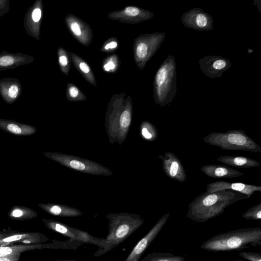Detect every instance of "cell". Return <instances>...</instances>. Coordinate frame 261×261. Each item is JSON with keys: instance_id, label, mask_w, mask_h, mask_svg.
Segmentation results:
<instances>
[{"instance_id": "obj_6", "label": "cell", "mask_w": 261, "mask_h": 261, "mask_svg": "<svg viewBox=\"0 0 261 261\" xmlns=\"http://www.w3.org/2000/svg\"><path fill=\"white\" fill-rule=\"evenodd\" d=\"M50 157L65 167L83 173L103 176L113 174L111 170L103 165L76 155L54 153Z\"/></svg>"}, {"instance_id": "obj_3", "label": "cell", "mask_w": 261, "mask_h": 261, "mask_svg": "<svg viewBox=\"0 0 261 261\" xmlns=\"http://www.w3.org/2000/svg\"><path fill=\"white\" fill-rule=\"evenodd\" d=\"M105 217L109 220V231L103 245L93 256L99 257L119 245L144 223L140 215L127 213H111Z\"/></svg>"}, {"instance_id": "obj_17", "label": "cell", "mask_w": 261, "mask_h": 261, "mask_svg": "<svg viewBox=\"0 0 261 261\" xmlns=\"http://www.w3.org/2000/svg\"><path fill=\"white\" fill-rule=\"evenodd\" d=\"M46 210L53 215L61 217H77L83 214V213L78 209L67 205H49L46 207Z\"/></svg>"}, {"instance_id": "obj_21", "label": "cell", "mask_w": 261, "mask_h": 261, "mask_svg": "<svg viewBox=\"0 0 261 261\" xmlns=\"http://www.w3.org/2000/svg\"><path fill=\"white\" fill-rule=\"evenodd\" d=\"M239 256L249 261H261V253L252 252H240Z\"/></svg>"}, {"instance_id": "obj_12", "label": "cell", "mask_w": 261, "mask_h": 261, "mask_svg": "<svg viewBox=\"0 0 261 261\" xmlns=\"http://www.w3.org/2000/svg\"><path fill=\"white\" fill-rule=\"evenodd\" d=\"M220 190H231L246 195L249 198L255 192H261V187L241 182H229L225 181H215L206 186L207 193Z\"/></svg>"}, {"instance_id": "obj_28", "label": "cell", "mask_w": 261, "mask_h": 261, "mask_svg": "<svg viewBox=\"0 0 261 261\" xmlns=\"http://www.w3.org/2000/svg\"><path fill=\"white\" fill-rule=\"evenodd\" d=\"M71 29L75 35L79 36L81 35V31L80 29L79 25L77 23H72L71 25Z\"/></svg>"}, {"instance_id": "obj_32", "label": "cell", "mask_w": 261, "mask_h": 261, "mask_svg": "<svg viewBox=\"0 0 261 261\" xmlns=\"http://www.w3.org/2000/svg\"><path fill=\"white\" fill-rule=\"evenodd\" d=\"M115 67V65L113 62L110 61L104 66V68L106 71H109L110 69H113Z\"/></svg>"}, {"instance_id": "obj_15", "label": "cell", "mask_w": 261, "mask_h": 261, "mask_svg": "<svg viewBox=\"0 0 261 261\" xmlns=\"http://www.w3.org/2000/svg\"><path fill=\"white\" fill-rule=\"evenodd\" d=\"M48 240L45 236L39 233H13L0 240V247L12 245L15 242L36 244Z\"/></svg>"}, {"instance_id": "obj_36", "label": "cell", "mask_w": 261, "mask_h": 261, "mask_svg": "<svg viewBox=\"0 0 261 261\" xmlns=\"http://www.w3.org/2000/svg\"><path fill=\"white\" fill-rule=\"evenodd\" d=\"M9 235H10V233H0V240Z\"/></svg>"}, {"instance_id": "obj_14", "label": "cell", "mask_w": 261, "mask_h": 261, "mask_svg": "<svg viewBox=\"0 0 261 261\" xmlns=\"http://www.w3.org/2000/svg\"><path fill=\"white\" fill-rule=\"evenodd\" d=\"M201 170L207 176L214 178H236L244 175L239 170L225 165H204Z\"/></svg>"}, {"instance_id": "obj_38", "label": "cell", "mask_w": 261, "mask_h": 261, "mask_svg": "<svg viewBox=\"0 0 261 261\" xmlns=\"http://www.w3.org/2000/svg\"><path fill=\"white\" fill-rule=\"evenodd\" d=\"M57 261H76V260H57Z\"/></svg>"}, {"instance_id": "obj_20", "label": "cell", "mask_w": 261, "mask_h": 261, "mask_svg": "<svg viewBox=\"0 0 261 261\" xmlns=\"http://www.w3.org/2000/svg\"><path fill=\"white\" fill-rule=\"evenodd\" d=\"M242 217L246 220H260L261 219V203L249 208Z\"/></svg>"}, {"instance_id": "obj_4", "label": "cell", "mask_w": 261, "mask_h": 261, "mask_svg": "<svg viewBox=\"0 0 261 261\" xmlns=\"http://www.w3.org/2000/svg\"><path fill=\"white\" fill-rule=\"evenodd\" d=\"M176 63L175 57L169 55L156 72L154 78L156 103L165 106L170 103L176 93Z\"/></svg>"}, {"instance_id": "obj_39", "label": "cell", "mask_w": 261, "mask_h": 261, "mask_svg": "<svg viewBox=\"0 0 261 261\" xmlns=\"http://www.w3.org/2000/svg\"><path fill=\"white\" fill-rule=\"evenodd\" d=\"M232 261H245V260H241V259H237V260H232Z\"/></svg>"}, {"instance_id": "obj_2", "label": "cell", "mask_w": 261, "mask_h": 261, "mask_svg": "<svg viewBox=\"0 0 261 261\" xmlns=\"http://www.w3.org/2000/svg\"><path fill=\"white\" fill-rule=\"evenodd\" d=\"M261 245V227L243 228L221 233L203 242L200 248L213 252L240 251Z\"/></svg>"}, {"instance_id": "obj_30", "label": "cell", "mask_w": 261, "mask_h": 261, "mask_svg": "<svg viewBox=\"0 0 261 261\" xmlns=\"http://www.w3.org/2000/svg\"><path fill=\"white\" fill-rule=\"evenodd\" d=\"M69 92L70 96L73 98L76 97L79 93L77 89L74 86H72L70 88Z\"/></svg>"}, {"instance_id": "obj_23", "label": "cell", "mask_w": 261, "mask_h": 261, "mask_svg": "<svg viewBox=\"0 0 261 261\" xmlns=\"http://www.w3.org/2000/svg\"><path fill=\"white\" fill-rule=\"evenodd\" d=\"M14 63V59L10 56H4L0 58V65L7 66L11 65Z\"/></svg>"}, {"instance_id": "obj_5", "label": "cell", "mask_w": 261, "mask_h": 261, "mask_svg": "<svg viewBox=\"0 0 261 261\" xmlns=\"http://www.w3.org/2000/svg\"><path fill=\"white\" fill-rule=\"evenodd\" d=\"M204 142L222 149L261 152V147L242 130H230L225 133L212 132L203 138Z\"/></svg>"}, {"instance_id": "obj_29", "label": "cell", "mask_w": 261, "mask_h": 261, "mask_svg": "<svg viewBox=\"0 0 261 261\" xmlns=\"http://www.w3.org/2000/svg\"><path fill=\"white\" fill-rule=\"evenodd\" d=\"M20 255L0 257V261H18Z\"/></svg>"}, {"instance_id": "obj_27", "label": "cell", "mask_w": 261, "mask_h": 261, "mask_svg": "<svg viewBox=\"0 0 261 261\" xmlns=\"http://www.w3.org/2000/svg\"><path fill=\"white\" fill-rule=\"evenodd\" d=\"M18 89L16 85L10 87L9 90V96L11 98H15L18 94Z\"/></svg>"}, {"instance_id": "obj_34", "label": "cell", "mask_w": 261, "mask_h": 261, "mask_svg": "<svg viewBox=\"0 0 261 261\" xmlns=\"http://www.w3.org/2000/svg\"><path fill=\"white\" fill-rule=\"evenodd\" d=\"M22 214V211L20 210H15L12 213V216L14 217H20Z\"/></svg>"}, {"instance_id": "obj_25", "label": "cell", "mask_w": 261, "mask_h": 261, "mask_svg": "<svg viewBox=\"0 0 261 261\" xmlns=\"http://www.w3.org/2000/svg\"><path fill=\"white\" fill-rule=\"evenodd\" d=\"M7 128L11 133L16 134H19L21 132V128L17 125L14 124H9L7 126Z\"/></svg>"}, {"instance_id": "obj_18", "label": "cell", "mask_w": 261, "mask_h": 261, "mask_svg": "<svg viewBox=\"0 0 261 261\" xmlns=\"http://www.w3.org/2000/svg\"><path fill=\"white\" fill-rule=\"evenodd\" d=\"M141 261H185L182 256L174 255L170 252H152Z\"/></svg>"}, {"instance_id": "obj_24", "label": "cell", "mask_w": 261, "mask_h": 261, "mask_svg": "<svg viewBox=\"0 0 261 261\" xmlns=\"http://www.w3.org/2000/svg\"><path fill=\"white\" fill-rule=\"evenodd\" d=\"M124 12L128 16H135L139 14L140 11L137 8L128 7L125 9Z\"/></svg>"}, {"instance_id": "obj_19", "label": "cell", "mask_w": 261, "mask_h": 261, "mask_svg": "<svg viewBox=\"0 0 261 261\" xmlns=\"http://www.w3.org/2000/svg\"><path fill=\"white\" fill-rule=\"evenodd\" d=\"M141 137L148 141H153L157 139L158 131L152 124L147 121H143L140 126Z\"/></svg>"}, {"instance_id": "obj_1", "label": "cell", "mask_w": 261, "mask_h": 261, "mask_svg": "<svg viewBox=\"0 0 261 261\" xmlns=\"http://www.w3.org/2000/svg\"><path fill=\"white\" fill-rule=\"evenodd\" d=\"M248 196L238 192L220 190L201 194L189 204L187 217L199 223H203L222 214L233 203Z\"/></svg>"}, {"instance_id": "obj_33", "label": "cell", "mask_w": 261, "mask_h": 261, "mask_svg": "<svg viewBox=\"0 0 261 261\" xmlns=\"http://www.w3.org/2000/svg\"><path fill=\"white\" fill-rule=\"evenodd\" d=\"M59 63L63 66H65L67 64V59L65 56H62L59 58Z\"/></svg>"}, {"instance_id": "obj_35", "label": "cell", "mask_w": 261, "mask_h": 261, "mask_svg": "<svg viewBox=\"0 0 261 261\" xmlns=\"http://www.w3.org/2000/svg\"><path fill=\"white\" fill-rule=\"evenodd\" d=\"M117 42H116L115 41H112V42L109 43L105 46V49H108L109 48H115L117 46Z\"/></svg>"}, {"instance_id": "obj_9", "label": "cell", "mask_w": 261, "mask_h": 261, "mask_svg": "<svg viewBox=\"0 0 261 261\" xmlns=\"http://www.w3.org/2000/svg\"><path fill=\"white\" fill-rule=\"evenodd\" d=\"M169 217V213L164 215L133 248L124 261H139L141 256L159 234Z\"/></svg>"}, {"instance_id": "obj_11", "label": "cell", "mask_w": 261, "mask_h": 261, "mask_svg": "<svg viewBox=\"0 0 261 261\" xmlns=\"http://www.w3.org/2000/svg\"><path fill=\"white\" fill-rule=\"evenodd\" d=\"M162 159L163 170L170 178L184 182L187 175L182 164L178 158L172 152H167Z\"/></svg>"}, {"instance_id": "obj_31", "label": "cell", "mask_w": 261, "mask_h": 261, "mask_svg": "<svg viewBox=\"0 0 261 261\" xmlns=\"http://www.w3.org/2000/svg\"><path fill=\"white\" fill-rule=\"evenodd\" d=\"M80 68L84 72L87 73L89 72L90 69L88 65L85 62H81L80 64Z\"/></svg>"}, {"instance_id": "obj_7", "label": "cell", "mask_w": 261, "mask_h": 261, "mask_svg": "<svg viewBox=\"0 0 261 261\" xmlns=\"http://www.w3.org/2000/svg\"><path fill=\"white\" fill-rule=\"evenodd\" d=\"M44 223L49 229L61 233L69 239L83 243L96 245L99 247H101L104 243L105 238L94 237L86 231L70 227L64 223L53 220H45Z\"/></svg>"}, {"instance_id": "obj_26", "label": "cell", "mask_w": 261, "mask_h": 261, "mask_svg": "<svg viewBox=\"0 0 261 261\" xmlns=\"http://www.w3.org/2000/svg\"><path fill=\"white\" fill-rule=\"evenodd\" d=\"M41 16V12L40 9L36 8L32 13V19L35 22H38Z\"/></svg>"}, {"instance_id": "obj_16", "label": "cell", "mask_w": 261, "mask_h": 261, "mask_svg": "<svg viewBox=\"0 0 261 261\" xmlns=\"http://www.w3.org/2000/svg\"><path fill=\"white\" fill-rule=\"evenodd\" d=\"M216 160L225 165L239 168H253L260 165L257 161L245 156L225 155Z\"/></svg>"}, {"instance_id": "obj_10", "label": "cell", "mask_w": 261, "mask_h": 261, "mask_svg": "<svg viewBox=\"0 0 261 261\" xmlns=\"http://www.w3.org/2000/svg\"><path fill=\"white\" fill-rule=\"evenodd\" d=\"M200 69L211 78L220 77L231 66L230 60L219 56H207L199 61Z\"/></svg>"}, {"instance_id": "obj_22", "label": "cell", "mask_w": 261, "mask_h": 261, "mask_svg": "<svg viewBox=\"0 0 261 261\" xmlns=\"http://www.w3.org/2000/svg\"><path fill=\"white\" fill-rule=\"evenodd\" d=\"M137 55L140 59L146 58L149 52V47L144 42L140 43L137 48Z\"/></svg>"}, {"instance_id": "obj_8", "label": "cell", "mask_w": 261, "mask_h": 261, "mask_svg": "<svg viewBox=\"0 0 261 261\" xmlns=\"http://www.w3.org/2000/svg\"><path fill=\"white\" fill-rule=\"evenodd\" d=\"M183 25L198 31H210L213 29V19L200 8H193L185 12L181 17Z\"/></svg>"}, {"instance_id": "obj_13", "label": "cell", "mask_w": 261, "mask_h": 261, "mask_svg": "<svg viewBox=\"0 0 261 261\" xmlns=\"http://www.w3.org/2000/svg\"><path fill=\"white\" fill-rule=\"evenodd\" d=\"M64 242L56 241L54 243L44 244H28L24 245H9L0 247V257L20 255V253L27 250L43 248H64Z\"/></svg>"}, {"instance_id": "obj_37", "label": "cell", "mask_w": 261, "mask_h": 261, "mask_svg": "<svg viewBox=\"0 0 261 261\" xmlns=\"http://www.w3.org/2000/svg\"><path fill=\"white\" fill-rule=\"evenodd\" d=\"M252 51H253V50L252 49H251L250 48L248 49V52L249 54L251 53Z\"/></svg>"}]
</instances>
